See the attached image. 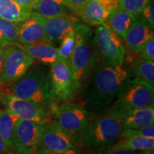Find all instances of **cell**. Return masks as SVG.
Listing matches in <instances>:
<instances>
[{
  "mask_svg": "<svg viewBox=\"0 0 154 154\" xmlns=\"http://www.w3.org/2000/svg\"><path fill=\"white\" fill-rule=\"evenodd\" d=\"M154 36V28L137 14V18L127 31L124 37L126 45L134 53H137L140 47Z\"/></svg>",
  "mask_w": 154,
  "mask_h": 154,
  "instance_id": "15",
  "label": "cell"
},
{
  "mask_svg": "<svg viewBox=\"0 0 154 154\" xmlns=\"http://www.w3.org/2000/svg\"><path fill=\"white\" fill-rule=\"evenodd\" d=\"M1 111H2V110H1V109H0V112H1Z\"/></svg>",
  "mask_w": 154,
  "mask_h": 154,
  "instance_id": "40",
  "label": "cell"
},
{
  "mask_svg": "<svg viewBox=\"0 0 154 154\" xmlns=\"http://www.w3.org/2000/svg\"><path fill=\"white\" fill-rule=\"evenodd\" d=\"M101 154H143L142 151H132L128 150H113V151L103 152Z\"/></svg>",
  "mask_w": 154,
  "mask_h": 154,
  "instance_id": "34",
  "label": "cell"
},
{
  "mask_svg": "<svg viewBox=\"0 0 154 154\" xmlns=\"http://www.w3.org/2000/svg\"><path fill=\"white\" fill-rule=\"evenodd\" d=\"M17 42L21 45H29L39 42H49L45 35L41 23L31 14V16L27 19L21 22Z\"/></svg>",
  "mask_w": 154,
  "mask_h": 154,
  "instance_id": "16",
  "label": "cell"
},
{
  "mask_svg": "<svg viewBox=\"0 0 154 154\" xmlns=\"http://www.w3.org/2000/svg\"><path fill=\"white\" fill-rule=\"evenodd\" d=\"M74 32L75 47L69 62L76 94L84 87L101 57L94 42L93 31L87 24L78 23Z\"/></svg>",
  "mask_w": 154,
  "mask_h": 154,
  "instance_id": "2",
  "label": "cell"
},
{
  "mask_svg": "<svg viewBox=\"0 0 154 154\" xmlns=\"http://www.w3.org/2000/svg\"><path fill=\"white\" fill-rule=\"evenodd\" d=\"M129 73L124 63L102 59L96 64L84 86V106L91 118L110 109Z\"/></svg>",
  "mask_w": 154,
  "mask_h": 154,
  "instance_id": "1",
  "label": "cell"
},
{
  "mask_svg": "<svg viewBox=\"0 0 154 154\" xmlns=\"http://www.w3.org/2000/svg\"><path fill=\"white\" fill-rule=\"evenodd\" d=\"M130 72L134 78L154 86V60L142 58L133 65Z\"/></svg>",
  "mask_w": 154,
  "mask_h": 154,
  "instance_id": "24",
  "label": "cell"
},
{
  "mask_svg": "<svg viewBox=\"0 0 154 154\" xmlns=\"http://www.w3.org/2000/svg\"><path fill=\"white\" fill-rule=\"evenodd\" d=\"M153 146V139H149V138L137 136H127L120 138L103 152L119 149L128 150V151H142Z\"/></svg>",
  "mask_w": 154,
  "mask_h": 154,
  "instance_id": "21",
  "label": "cell"
},
{
  "mask_svg": "<svg viewBox=\"0 0 154 154\" xmlns=\"http://www.w3.org/2000/svg\"><path fill=\"white\" fill-rule=\"evenodd\" d=\"M4 60H5V48L0 49V84H2V76L3 73Z\"/></svg>",
  "mask_w": 154,
  "mask_h": 154,
  "instance_id": "37",
  "label": "cell"
},
{
  "mask_svg": "<svg viewBox=\"0 0 154 154\" xmlns=\"http://www.w3.org/2000/svg\"><path fill=\"white\" fill-rule=\"evenodd\" d=\"M37 149H24V148H19L15 149L16 151L14 154H39L37 151Z\"/></svg>",
  "mask_w": 154,
  "mask_h": 154,
  "instance_id": "35",
  "label": "cell"
},
{
  "mask_svg": "<svg viewBox=\"0 0 154 154\" xmlns=\"http://www.w3.org/2000/svg\"><path fill=\"white\" fill-rule=\"evenodd\" d=\"M20 47L34 60L36 59L47 66H51L59 59V49L49 42L21 45Z\"/></svg>",
  "mask_w": 154,
  "mask_h": 154,
  "instance_id": "17",
  "label": "cell"
},
{
  "mask_svg": "<svg viewBox=\"0 0 154 154\" xmlns=\"http://www.w3.org/2000/svg\"><path fill=\"white\" fill-rule=\"evenodd\" d=\"M14 1L18 3L19 5H20L24 8L31 11H32L33 5L35 2V0H14Z\"/></svg>",
  "mask_w": 154,
  "mask_h": 154,
  "instance_id": "33",
  "label": "cell"
},
{
  "mask_svg": "<svg viewBox=\"0 0 154 154\" xmlns=\"http://www.w3.org/2000/svg\"><path fill=\"white\" fill-rule=\"evenodd\" d=\"M137 18V14L125 11L120 7L113 11L106 24L109 25L119 37L124 38L127 31L129 29Z\"/></svg>",
  "mask_w": 154,
  "mask_h": 154,
  "instance_id": "19",
  "label": "cell"
},
{
  "mask_svg": "<svg viewBox=\"0 0 154 154\" xmlns=\"http://www.w3.org/2000/svg\"><path fill=\"white\" fill-rule=\"evenodd\" d=\"M136 54L144 59L154 60V36H151Z\"/></svg>",
  "mask_w": 154,
  "mask_h": 154,
  "instance_id": "29",
  "label": "cell"
},
{
  "mask_svg": "<svg viewBox=\"0 0 154 154\" xmlns=\"http://www.w3.org/2000/svg\"><path fill=\"white\" fill-rule=\"evenodd\" d=\"M21 22H11L0 19V34L11 45L16 44Z\"/></svg>",
  "mask_w": 154,
  "mask_h": 154,
  "instance_id": "25",
  "label": "cell"
},
{
  "mask_svg": "<svg viewBox=\"0 0 154 154\" xmlns=\"http://www.w3.org/2000/svg\"><path fill=\"white\" fill-rule=\"evenodd\" d=\"M153 0H121L119 7L134 14H138Z\"/></svg>",
  "mask_w": 154,
  "mask_h": 154,
  "instance_id": "27",
  "label": "cell"
},
{
  "mask_svg": "<svg viewBox=\"0 0 154 154\" xmlns=\"http://www.w3.org/2000/svg\"><path fill=\"white\" fill-rule=\"evenodd\" d=\"M50 112L56 124L74 136L80 144L81 135L92 119L84 104L66 102L53 108Z\"/></svg>",
  "mask_w": 154,
  "mask_h": 154,
  "instance_id": "6",
  "label": "cell"
},
{
  "mask_svg": "<svg viewBox=\"0 0 154 154\" xmlns=\"http://www.w3.org/2000/svg\"><path fill=\"white\" fill-rule=\"evenodd\" d=\"M41 144V127L34 121L19 119L14 131L13 147L14 149H36Z\"/></svg>",
  "mask_w": 154,
  "mask_h": 154,
  "instance_id": "14",
  "label": "cell"
},
{
  "mask_svg": "<svg viewBox=\"0 0 154 154\" xmlns=\"http://www.w3.org/2000/svg\"><path fill=\"white\" fill-rule=\"evenodd\" d=\"M41 144L38 151H62L79 148V141L72 134L60 128L52 120L50 123L40 125Z\"/></svg>",
  "mask_w": 154,
  "mask_h": 154,
  "instance_id": "9",
  "label": "cell"
},
{
  "mask_svg": "<svg viewBox=\"0 0 154 154\" xmlns=\"http://www.w3.org/2000/svg\"><path fill=\"white\" fill-rule=\"evenodd\" d=\"M70 11L64 0H35L32 8V11L47 19L69 14Z\"/></svg>",
  "mask_w": 154,
  "mask_h": 154,
  "instance_id": "20",
  "label": "cell"
},
{
  "mask_svg": "<svg viewBox=\"0 0 154 154\" xmlns=\"http://www.w3.org/2000/svg\"><path fill=\"white\" fill-rule=\"evenodd\" d=\"M12 149L0 137V154H9V151Z\"/></svg>",
  "mask_w": 154,
  "mask_h": 154,
  "instance_id": "36",
  "label": "cell"
},
{
  "mask_svg": "<svg viewBox=\"0 0 154 154\" xmlns=\"http://www.w3.org/2000/svg\"><path fill=\"white\" fill-rule=\"evenodd\" d=\"M9 45H11V44L0 34V49H2V48H5Z\"/></svg>",
  "mask_w": 154,
  "mask_h": 154,
  "instance_id": "38",
  "label": "cell"
},
{
  "mask_svg": "<svg viewBox=\"0 0 154 154\" xmlns=\"http://www.w3.org/2000/svg\"><path fill=\"white\" fill-rule=\"evenodd\" d=\"M119 3V0H89L78 15L86 24L99 26L106 24Z\"/></svg>",
  "mask_w": 154,
  "mask_h": 154,
  "instance_id": "13",
  "label": "cell"
},
{
  "mask_svg": "<svg viewBox=\"0 0 154 154\" xmlns=\"http://www.w3.org/2000/svg\"><path fill=\"white\" fill-rule=\"evenodd\" d=\"M142 153H143V154H154V146L144 150V151H142Z\"/></svg>",
  "mask_w": 154,
  "mask_h": 154,
  "instance_id": "39",
  "label": "cell"
},
{
  "mask_svg": "<svg viewBox=\"0 0 154 154\" xmlns=\"http://www.w3.org/2000/svg\"><path fill=\"white\" fill-rule=\"evenodd\" d=\"M75 47V32L67 35L61 41L59 49V58L63 59H70Z\"/></svg>",
  "mask_w": 154,
  "mask_h": 154,
  "instance_id": "26",
  "label": "cell"
},
{
  "mask_svg": "<svg viewBox=\"0 0 154 154\" xmlns=\"http://www.w3.org/2000/svg\"><path fill=\"white\" fill-rule=\"evenodd\" d=\"M32 11L24 8L14 0H0V19L11 22H23Z\"/></svg>",
  "mask_w": 154,
  "mask_h": 154,
  "instance_id": "22",
  "label": "cell"
},
{
  "mask_svg": "<svg viewBox=\"0 0 154 154\" xmlns=\"http://www.w3.org/2000/svg\"><path fill=\"white\" fill-rule=\"evenodd\" d=\"M32 14L41 23L44 32L50 43L61 42L67 35L74 32L75 27L80 22L76 17L69 14L47 19L35 11Z\"/></svg>",
  "mask_w": 154,
  "mask_h": 154,
  "instance_id": "12",
  "label": "cell"
},
{
  "mask_svg": "<svg viewBox=\"0 0 154 154\" xmlns=\"http://www.w3.org/2000/svg\"><path fill=\"white\" fill-rule=\"evenodd\" d=\"M94 38L100 57L124 63L125 47L121 38L109 25L103 24L97 26L94 32Z\"/></svg>",
  "mask_w": 154,
  "mask_h": 154,
  "instance_id": "8",
  "label": "cell"
},
{
  "mask_svg": "<svg viewBox=\"0 0 154 154\" xmlns=\"http://www.w3.org/2000/svg\"><path fill=\"white\" fill-rule=\"evenodd\" d=\"M19 117L8 109L0 112V137L11 148L13 147L14 131Z\"/></svg>",
  "mask_w": 154,
  "mask_h": 154,
  "instance_id": "23",
  "label": "cell"
},
{
  "mask_svg": "<svg viewBox=\"0 0 154 154\" xmlns=\"http://www.w3.org/2000/svg\"><path fill=\"white\" fill-rule=\"evenodd\" d=\"M123 116L124 128L136 129L154 124V109L150 106L128 111Z\"/></svg>",
  "mask_w": 154,
  "mask_h": 154,
  "instance_id": "18",
  "label": "cell"
},
{
  "mask_svg": "<svg viewBox=\"0 0 154 154\" xmlns=\"http://www.w3.org/2000/svg\"><path fill=\"white\" fill-rule=\"evenodd\" d=\"M138 16L154 28V2L152 1L138 14Z\"/></svg>",
  "mask_w": 154,
  "mask_h": 154,
  "instance_id": "30",
  "label": "cell"
},
{
  "mask_svg": "<svg viewBox=\"0 0 154 154\" xmlns=\"http://www.w3.org/2000/svg\"><path fill=\"white\" fill-rule=\"evenodd\" d=\"M64 1L72 12L79 14L81 9L89 0H64Z\"/></svg>",
  "mask_w": 154,
  "mask_h": 154,
  "instance_id": "31",
  "label": "cell"
},
{
  "mask_svg": "<svg viewBox=\"0 0 154 154\" xmlns=\"http://www.w3.org/2000/svg\"><path fill=\"white\" fill-rule=\"evenodd\" d=\"M153 96V86L138 79L128 78L121 88L109 110L124 114L128 111L149 106Z\"/></svg>",
  "mask_w": 154,
  "mask_h": 154,
  "instance_id": "5",
  "label": "cell"
},
{
  "mask_svg": "<svg viewBox=\"0 0 154 154\" xmlns=\"http://www.w3.org/2000/svg\"><path fill=\"white\" fill-rule=\"evenodd\" d=\"M11 92L13 95L33 102L49 112L54 107L50 94L49 74L43 69H35L24 74L11 86Z\"/></svg>",
  "mask_w": 154,
  "mask_h": 154,
  "instance_id": "4",
  "label": "cell"
},
{
  "mask_svg": "<svg viewBox=\"0 0 154 154\" xmlns=\"http://www.w3.org/2000/svg\"><path fill=\"white\" fill-rule=\"evenodd\" d=\"M127 136H137L154 140V124L136 129L124 128L121 131V138Z\"/></svg>",
  "mask_w": 154,
  "mask_h": 154,
  "instance_id": "28",
  "label": "cell"
},
{
  "mask_svg": "<svg viewBox=\"0 0 154 154\" xmlns=\"http://www.w3.org/2000/svg\"><path fill=\"white\" fill-rule=\"evenodd\" d=\"M50 66V94L54 108L72 100L76 91L69 60L59 58Z\"/></svg>",
  "mask_w": 154,
  "mask_h": 154,
  "instance_id": "7",
  "label": "cell"
},
{
  "mask_svg": "<svg viewBox=\"0 0 154 154\" xmlns=\"http://www.w3.org/2000/svg\"><path fill=\"white\" fill-rule=\"evenodd\" d=\"M119 1H120V2H121V0H119Z\"/></svg>",
  "mask_w": 154,
  "mask_h": 154,
  "instance_id": "41",
  "label": "cell"
},
{
  "mask_svg": "<svg viewBox=\"0 0 154 154\" xmlns=\"http://www.w3.org/2000/svg\"><path fill=\"white\" fill-rule=\"evenodd\" d=\"M124 129L122 113L109 110L91 119L80 136V144L87 151L101 153L121 138Z\"/></svg>",
  "mask_w": 154,
  "mask_h": 154,
  "instance_id": "3",
  "label": "cell"
},
{
  "mask_svg": "<svg viewBox=\"0 0 154 154\" xmlns=\"http://www.w3.org/2000/svg\"><path fill=\"white\" fill-rule=\"evenodd\" d=\"M4 103L7 109L19 119L34 121L40 125L48 124L53 120L49 111L33 102L21 99L11 94L6 96Z\"/></svg>",
  "mask_w": 154,
  "mask_h": 154,
  "instance_id": "11",
  "label": "cell"
},
{
  "mask_svg": "<svg viewBox=\"0 0 154 154\" xmlns=\"http://www.w3.org/2000/svg\"><path fill=\"white\" fill-rule=\"evenodd\" d=\"M34 59L19 47H5V60L2 83L19 79L33 64Z\"/></svg>",
  "mask_w": 154,
  "mask_h": 154,
  "instance_id": "10",
  "label": "cell"
},
{
  "mask_svg": "<svg viewBox=\"0 0 154 154\" xmlns=\"http://www.w3.org/2000/svg\"><path fill=\"white\" fill-rule=\"evenodd\" d=\"M38 151V150H37ZM39 154H83L82 150L79 148L76 147L74 148V149H71L66 151H38Z\"/></svg>",
  "mask_w": 154,
  "mask_h": 154,
  "instance_id": "32",
  "label": "cell"
}]
</instances>
